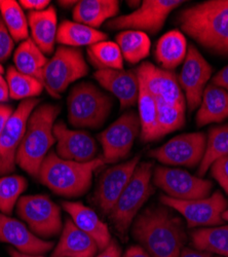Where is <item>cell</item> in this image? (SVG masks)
I'll return each instance as SVG.
<instances>
[{
	"label": "cell",
	"mask_w": 228,
	"mask_h": 257,
	"mask_svg": "<svg viewBox=\"0 0 228 257\" xmlns=\"http://www.w3.org/2000/svg\"><path fill=\"white\" fill-rule=\"evenodd\" d=\"M67 106L71 125L98 128L108 118L113 101L92 82H80L70 91Z\"/></svg>",
	"instance_id": "8992f818"
},
{
	"label": "cell",
	"mask_w": 228,
	"mask_h": 257,
	"mask_svg": "<svg viewBox=\"0 0 228 257\" xmlns=\"http://www.w3.org/2000/svg\"><path fill=\"white\" fill-rule=\"evenodd\" d=\"M0 242L11 244L21 253L41 255L51 251L53 242L34 234L24 223L0 212Z\"/></svg>",
	"instance_id": "d6986e66"
},
{
	"label": "cell",
	"mask_w": 228,
	"mask_h": 257,
	"mask_svg": "<svg viewBox=\"0 0 228 257\" xmlns=\"http://www.w3.org/2000/svg\"><path fill=\"white\" fill-rule=\"evenodd\" d=\"M94 77L119 100L121 109L133 107L138 102L139 79L136 72L123 69H100L94 73Z\"/></svg>",
	"instance_id": "ffe728a7"
},
{
	"label": "cell",
	"mask_w": 228,
	"mask_h": 257,
	"mask_svg": "<svg viewBox=\"0 0 228 257\" xmlns=\"http://www.w3.org/2000/svg\"><path fill=\"white\" fill-rule=\"evenodd\" d=\"M139 161L140 157L136 156L126 163L109 168L103 173L95 192L96 204L103 214L109 215L122 191L130 182Z\"/></svg>",
	"instance_id": "2e32d148"
},
{
	"label": "cell",
	"mask_w": 228,
	"mask_h": 257,
	"mask_svg": "<svg viewBox=\"0 0 228 257\" xmlns=\"http://www.w3.org/2000/svg\"><path fill=\"white\" fill-rule=\"evenodd\" d=\"M39 102L36 98L23 100L9 118L0 135V176L15 171L19 146L24 138L29 117Z\"/></svg>",
	"instance_id": "8fae6325"
},
{
	"label": "cell",
	"mask_w": 228,
	"mask_h": 257,
	"mask_svg": "<svg viewBox=\"0 0 228 257\" xmlns=\"http://www.w3.org/2000/svg\"><path fill=\"white\" fill-rule=\"evenodd\" d=\"M54 135L56 154L61 159L77 163H89L96 159L97 144L89 133L70 130L63 121H58L54 125Z\"/></svg>",
	"instance_id": "e0dca14e"
},
{
	"label": "cell",
	"mask_w": 228,
	"mask_h": 257,
	"mask_svg": "<svg viewBox=\"0 0 228 257\" xmlns=\"http://www.w3.org/2000/svg\"><path fill=\"white\" fill-rule=\"evenodd\" d=\"M153 183L163 190L168 197L192 201L210 196L212 182L191 175L184 170L167 167H156L153 172Z\"/></svg>",
	"instance_id": "7c38bea8"
},
{
	"label": "cell",
	"mask_w": 228,
	"mask_h": 257,
	"mask_svg": "<svg viewBox=\"0 0 228 257\" xmlns=\"http://www.w3.org/2000/svg\"><path fill=\"white\" fill-rule=\"evenodd\" d=\"M106 39V33L67 20L59 25L57 32L58 44L69 48L91 47Z\"/></svg>",
	"instance_id": "4316f807"
},
{
	"label": "cell",
	"mask_w": 228,
	"mask_h": 257,
	"mask_svg": "<svg viewBox=\"0 0 228 257\" xmlns=\"http://www.w3.org/2000/svg\"><path fill=\"white\" fill-rule=\"evenodd\" d=\"M187 40L179 30H171L159 38L155 49V59L162 69L173 71L187 55Z\"/></svg>",
	"instance_id": "484cf974"
},
{
	"label": "cell",
	"mask_w": 228,
	"mask_h": 257,
	"mask_svg": "<svg viewBox=\"0 0 228 257\" xmlns=\"http://www.w3.org/2000/svg\"><path fill=\"white\" fill-rule=\"evenodd\" d=\"M218 257H222V256H218Z\"/></svg>",
	"instance_id": "f5cc1de1"
},
{
	"label": "cell",
	"mask_w": 228,
	"mask_h": 257,
	"mask_svg": "<svg viewBox=\"0 0 228 257\" xmlns=\"http://www.w3.org/2000/svg\"><path fill=\"white\" fill-rule=\"evenodd\" d=\"M138 76V75H137ZM139 118H140V139L142 142H152L158 140L157 125V105L154 96L148 91L146 85L139 78Z\"/></svg>",
	"instance_id": "f1b7e54d"
},
{
	"label": "cell",
	"mask_w": 228,
	"mask_h": 257,
	"mask_svg": "<svg viewBox=\"0 0 228 257\" xmlns=\"http://www.w3.org/2000/svg\"><path fill=\"white\" fill-rule=\"evenodd\" d=\"M211 175L228 194V157L217 160L211 166Z\"/></svg>",
	"instance_id": "74e56055"
},
{
	"label": "cell",
	"mask_w": 228,
	"mask_h": 257,
	"mask_svg": "<svg viewBox=\"0 0 228 257\" xmlns=\"http://www.w3.org/2000/svg\"><path fill=\"white\" fill-rule=\"evenodd\" d=\"M122 257H151L147 251L141 246H132L130 247Z\"/></svg>",
	"instance_id": "ee69618b"
},
{
	"label": "cell",
	"mask_w": 228,
	"mask_h": 257,
	"mask_svg": "<svg viewBox=\"0 0 228 257\" xmlns=\"http://www.w3.org/2000/svg\"><path fill=\"white\" fill-rule=\"evenodd\" d=\"M141 131L139 115L131 110L123 113L98 135L103 148V161L113 164L126 159Z\"/></svg>",
	"instance_id": "30bf717a"
},
{
	"label": "cell",
	"mask_w": 228,
	"mask_h": 257,
	"mask_svg": "<svg viewBox=\"0 0 228 257\" xmlns=\"http://www.w3.org/2000/svg\"><path fill=\"white\" fill-rule=\"evenodd\" d=\"M183 3L179 0H144L133 13L110 20L107 27L114 30H134L154 34L161 29L172 11Z\"/></svg>",
	"instance_id": "9c48e42d"
},
{
	"label": "cell",
	"mask_w": 228,
	"mask_h": 257,
	"mask_svg": "<svg viewBox=\"0 0 228 257\" xmlns=\"http://www.w3.org/2000/svg\"><path fill=\"white\" fill-rule=\"evenodd\" d=\"M180 257H212V254L198 249L183 248Z\"/></svg>",
	"instance_id": "f6af8a7d"
},
{
	"label": "cell",
	"mask_w": 228,
	"mask_h": 257,
	"mask_svg": "<svg viewBox=\"0 0 228 257\" xmlns=\"http://www.w3.org/2000/svg\"><path fill=\"white\" fill-rule=\"evenodd\" d=\"M6 79L9 85L10 98L14 100L35 98L43 93L45 88L38 79L21 73L14 66L8 68Z\"/></svg>",
	"instance_id": "836d02e7"
},
{
	"label": "cell",
	"mask_w": 228,
	"mask_h": 257,
	"mask_svg": "<svg viewBox=\"0 0 228 257\" xmlns=\"http://www.w3.org/2000/svg\"><path fill=\"white\" fill-rule=\"evenodd\" d=\"M212 71L211 65L199 51L193 45H189L178 79L182 91L185 92L186 102L190 110H194L199 106Z\"/></svg>",
	"instance_id": "9a60e30c"
},
{
	"label": "cell",
	"mask_w": 228,
	"mask_h": 257,
	"mask_svg": "<svg viewBox=\"0 0 228 257\" xmlns=\"http://www.w3.org/2000/svg\"><path fill=\"white\" fill-rule=\"evenodd\" d=\"M13 112L14 110L12 108V106L7 104H0V135L4 132L5 126Z\"/></svg>",
	"instance_id": "7bdbcfd3"
},
{
	"label": "cell",
	"mask_w": 228,
	"mask_h": 257,
	"mask_svg": "<svg viewBox=\"0 0 228 257\" xmlns=\"http://www.w3.org/2000/svg\"><path fill=\"white\" fill-rule=\"evenodd\" d=\"M9 253H10L11 257H45V256H41V255H28V254L21 253L18 250H16L15 248H10Z\"/></svg>",
	"instance_id": "7dc6e473"
},
{
	"label": "cell",
	"mask_w": 228,
	"mask_h": 257,
	"mask_svg": "<svg viewBox=\"0 0 228 257\" xmlns=\"http://www.w3.org/2000/svg\"><path fill=\"white\" fill-rule=\"evenodd\" d=\"M160 201L163 205L179 212L189 227L223 225L222 214L228 208V202L220 191L199 200L181 201L161 196Z\"/></svg>",
	"instance_id": "4fadbf2b"
},
{
	"label": "cell",
	"mask_w": 228,
	"mask_h": 257,
	"mask_svg": "<svg viewBox=\"0 0 228 257\" xmlns=\"http://www.w3.org/2000/svg\"><path fill=\"white\" fill-rule=\"evenodd\" d=\"M20 6L29 12H40L50 7V0H21Z\"/></svg>",
	"instance_id": "ab89813d"
},
{
	"label": "cell",
	"mask_w": 228,
	"mask_h": 257,
	"mask_svg": "<svg viewBox=\"0 0 228 257\" xmlns=\"http://www.w3.org/2000/svg\"><path fill=\"white\" fill-rule=\"evenodd\" d=\"M116 44L123 59L131 64H137L147 58L151 48L149 36L145 32L134 30H124L117 34Z\"/></svg>",
	"instance_id": "f546056e"
},
{
	"label": "cell",
	"mask_w": 228,
	"mask_h": 257,
	"mask_svg": "<svg viewBox=\"0 0 228 257\" xmlns=\"http://www.w3.org/2000/svg\"><path fill=\"white\" fill-rule=\"evenodd\" d=\"M136 73L154 98L185 107V96L174 71L159 68L149 62H143L137 68Z\"/></svg>",
	"instance_id": "ac0fdd59"
},
{
	"label": "cell",
	"mask_w": 228,
	"mask_h": 257,
	"mask_svg": "<svg viewBox=\"0 0 228 257\" xmlns=\"http://www.w3.org/2000/svg\"><path fill=\"white\" fill-rule=\"evenodd\" d=\"M151 163L137 166L135 172L109 214V218L120 237L126 238L139 211L152 194Z\"/></svg>",
	"instance_id": "5b68a950"
},
{
	"label": "cell",
	"mask_w": 228,
	"mask_h": 257,
	"mask_svg": "<svg viewBox=\"0 0 228 257\" xmlns=\"http://www.w3.org/2000/svg\"><path fill=\"white\" fill-rule=\"evenodd\" d=\"M4 71H5V70H4V67L2 66V64H0V74H3Z\"/></svg>",
	"instance_id": "816d5d0a"
},
{
	"label": "cell",
	"mask_w": 228,
	"mask_h": 257,
	"mask_svg": "<svg viewBox=\"0 0 228 257\" xmlns=\"http://www.w3.org/2000/svg\"><path fill=\"white\" fill-rule=\"evenodd\" d=\"M205 147L206 137L203 133H188L172 138L151 151L149 156L164 165L193 168L201 163Z\"/></svg>",
	"instance_id": "5bb4252c"
},
{
	"label": "cell",
	"mask_w": 228,
	"mask_h": 257,
	"mask_svg": "<svg viewBox=\"0 0 228 257\" xmlns=\"http://www.w3.org/2000/svg\"><path fill=\"white\" fill-rule=\"evenodd\" d=\"M228 117V92L215 84L206 85L195 116L197 126L220 122Z\"/></svg>",
	"instance_id": "d4e9b609"
},
{
	"label": "cell",
	"mask_w": 228,
	"mask_h": 257,
	"mask_svg": "<svg viewBox=\"0 0 228 257\" xmlns=\"http://www.w3.org/2000/svg\"><path fill=\"white\" fill-rule=\"evenodd\" d=\"M181 30L212 53L228 56V0H210L183 10Z\"/></svg>",
	"instance_id": "7a4b0ae2"
},
{
	"label": "cell",
	"mask_w": 228,
	"mask_h": 257,
	"mask_svg": "<svg viewBox=\"0 0 228 257\" xmlns=\"http://www.w3.org/2000/svg\"><path fill=\"white\" fill-rule=\"evenodd\" d=\"M95 257H121V249L117 242L112 240L104 250H102Z\"/></svg>",
	"instance_id": "b9f144b4"
},
{
	"label": "cell",
	"mask_w": 228,
	"mask_h": 257,
	"mask_svg": "<svg viewBox=\"0 0 228 257\" xmlns=\"http://www.w3.org/2000/svg\"><path fill=\"white\" fill-rule=\"evenodd\" d=\"M212 84L217 85L219 88H222L228 92V65L221 69L213 78Z\"/></svg>",
	"instance_id": "60d3db41"
},
{
	"label": "cell",
	"mask_w": 228,
	"mask_h": 257,
	"mask_svg": "<svg viewBox=\"0 0 228 257\" xmlns=\"http://www.w3.org/2000/svg\"><path fill=\"white\" fill-rule=\"evenodd\" d=\"M28 24L31 39L45 55L55 52L58 32V17L53 6L40 12H29Z\"/></svg>",
	"instance_id": "603a6c76"
},
{
	"label": "cell",
	"mask_w": 228,
	"mask_h": 257,
	"mask_svg": "<svg viewBox=\"0 0 228 257\" xmlns=\"http://www.w3.org/2000/svg\"><path fill=\"white\" fill-rule=\"evenodd\" d=\"M225 157H228V123L212 127L210 130L206 139L205 153L199 164L197 176H204L217 160Z\"/></svg>",
	"instance_id": "1f68e13d"
},
{
	"label": "cell",
	"mask_w": 228,
	"mask_h": 257,
	"mask_svg": "<svg viewBox=\"0 0 228 257\" xmlns=\"http://www.w3.org/2000/svg\"><path fill=\"white\" fill-rule=\"evenodd\" d=\"M191 239L195 249L228 257V225L197 229Z\"/></svg>",
	"instance_id": "4dcf8cb0"
},
{
	"label": "cell",
	"mask_w": 228,
	"mask_h": 257,
	"mask_svg": "<svg viewBox=\"0 0 228 257\" xmlns=\"http://www.w3.org/2000/svg\"><path fill=\"white\" fill-rule=\"evenodd\" d=\"M10 99V91L7 79L0 74V104L8 102Z\"/></svg>",
	"instance_id": "bcb514c9"
},
{
	"label": "cell",
	"mask_w": 228,
	"mask_h": 257,
	"mask_svg": "<svg viewBox=\"0 0 228 257\" xmlns=\"http://www.w3.org/2000/svg\"><path fill=\"white\" fill-rule=\"evenodd\" d=\"M62 207L71 216L75 225L95 240L99 251L110 244L112 238L109 228L93 209L79 202H62Z\"/></svg>",
	"instance_id": "44dd1931"
},
{
	"label": "cell",
	"mask_w": 228,
	"mask_h": 257,
	"mask_svg": "<svg viewBox=\"0 0 228 257\" xmlns=\"http://www.w3.org/2000/svg\"><path fill=\"white\" fill-rule=\"evenodd\" d=\"M132 232L151 257H180L186 241L181 219L162 207L148 208L137 215Z\"/></svg>",
	"instance_id": "6da1fadb"
},
{
	"label": "cell",
	"mask_w": 228,
	"mask_h": 257,
	"mask_svg": "<svg viewBox=\"0 0 228 257\" xmlns=\"http://www.w3.org/2000/svg\"><path fill=\"white\" fill-rule=\"evenodd\" d=\"M105 165L102 158L89 163H77L61 159L49 153L39 170V181L59 196L76 198L90 189L95 171Z\"/></svg>",
	"instance_id": "277c9868"
},
{
	"label": "cell",
	"mask_w": 228,
	"mask_h": 257,
	"mask_svg": "<svg viewBox=\"0 0 228 257\" xmlns=\"http://www.w3.org/2000/svg\"><path fill=\"white\" fill-rule=\"evenodd\" d=\"M98 251L95 240L78 228L72 219H66L53 257H95Z\"/></svg>",
	"instance_id": "7402d4cb"
},
{
	"label": "cell",
	"mask_w": 228,
	"mask_h": 257,
	"mask_svg": "<svg viewBox=\"0 0 228 257\" xmlns=\"http://www.w3.org/2000/svg\"><path fill=\"white\" fill-rule=\"evenodd\" d=\"M157 105L158 139L181 128L185 123V107L155 98Z\"/></svg>",
	"instance_id": "d590c367"
},
{
	"label": "cell",
	"mask_w": 228,
	"mask_h": 257,
	"mask_svg": "<svg viewBox=\"0 0 228 257\" xmlns=\"http://www.w3.org/2000/svg\"><path fill=\"white\" fill-rule=\"evenodd\" d=\"M60 110V106L45 103L37 106L29 117L16 162L34 178H38L40 167L56 143L54 125Z\"/></svg>",
	"instance_id": "3957f363"
},
{
	"label": "cell",
	"mask_w": 228,
	"mask_h": 257,
	"mask_svg": "<svg viewBox=\"0 0 228 257\" xmlns=\"http://www.w3.org/2000/svg\"><path fill=\"white\" fill-rule=\"evenodd\" d=\"M222 218H223V220H224V221H228V209H227V210H225V211L223 212V214H222Z\"/></svg>",
	"instance_id": "681fc988"
},
{
	"label": "cell",
	"mask_w": 228,
	"mask_h": 257,
	"mask_svg": "<svg viewBox=\"0 0 228 257\" xmlns=\"http://www.w3.org/2000/svg\"><path fill=\"white\" fill-rule=\"evenodd\" d=\"M88 56L98 69H123V57L116 42L104 40L88 47Z\"/></svg>",
	"instance_id": "e575fe53"
},
{
	"label": "cell",
	"mask_w": 228,
	"mask_h": 257,
	"mask_svg": "<svg viewBox=\"0 0 228 257\" xmlns=\"http://www.w3.org/2000/svg\"><path fill=\"white\" fill-rule=\"evenodd\" d=\"M128 4H133L132 6L134 7V6H139V4H140V3H139V2H129Z\"/></svg>",
	"instance_id": "f907efd6"
},
{
	"label": "cell",
	"mask_w": 228,
	"mask_h": 257,
	"mask_svg": "<svg viewBox=\"0 0 228 257\" xmlns=\"http://www.w3.org/2000/svg\"><path fill=\"white\" fill-rule=\"evenodd\" d=\"M88 72V64L80 50L60 46L45 67L44 87L57 99L71 83L85 77Z\"/></svg>",
	"instance_id": "52a82bcc"
},
{
	"label": "cell",
	"mask_w": 228,
	"mask_h": 257,
	"mask_svg": "<svg viewBox=\"0 0 228 257\" xmlns=\"http://www.w3.org/2000/svg\"><path fill=\"white\" fill-rule=\"evenodd\" d=\"M59 4L62 6V7H75V5L77 4V2H59Z\"/></svg>",
	"instance_id": "c3c4849f"
},
{
	"label": "cell",
	"mask_w": 228,
	"mask_h": 257,
	"mask_svg": "<svg viewBox=\"0 0 228 257\" xmlns=\"http://www.w3.org/2000/svg\"><path fill=\"white\" fill-rule=\"evenodd\" d=\"M18 216L39 238H54L63 229L61 209L48 196L21 197L17 203Z\"/></svg>",
	"instance_id": "ba28073f"
},
{
	"label": "cell",
	"mask_w": 228,
	"mask_h": 257,
	"mask_svg": "<svg viewBox=\"0 0 228 257\" xmlns=\"http://www.w3.org/2000/svg\"><path fill=\"white\" fill-rule=\"evenodd\" d=\"M27 185V179L23 176L10 175L0 177V212L11 216Z\"/></svg>",
	"instance_id": "8d00e7d4"
},
{
	"label": "cell",
	"mask_w": 228,
	"mask_h": 257,
	"mask_svg": "<svg viewBox=\"0 0 228 257\" xmlns=\"http://www.w3.org/2000/svg\"><path fill=\"white\" fill-rule=\"evenodd\" d=\"M48 60L31 38L21 42L14 54L15 68L21 73L38 79L43 84L44 70Z\"/></svg>",
	"instance_id": "83f0119b"
},
{
	"label": "cell",
	"mask_w": 228,
	"mask_h": 257,
	"mask_svg": "<svg viewBox=\"0 0 228 257\" xmlns=\"http://www.w3.org/2000/svg\"><path fill=\"white\" fill-rule=\"evenodd\" d=\"M118 12L117 0H81L75 5L72 18L76 23L96 29L106 20L115 17Z\"/></svg>",
	"instance_id": "cb8c5ba5"
},
{
	"label": "cell",
	"mask_w": 228,
	"mask_h": 257,
	"mask_svg": "<svg viewBox=\"0 0 228 257\" xmlns=\"http://www.w3.org/2000/svg\"><path fill=\"white\" fill-rule=\"evenodd\" d=\"M15 41L11 36L3 19H0V63L6 62L12 55Z\"/></svg>",
	"instance_id": "f35d334b"
},
{
	"label": "cell",
	"mask_w": 228,
	"mask_h": 257,
	"mask_svg": "<svg viewBox=\"0 0 228 257\" xmlns=\"http://www.w3.org/2000/svg\"><path fill=\"white\" fill-rule=\"evenodd\" d=\"M0 14L15 42L29 38V24L22 7L15 0H2Z\"/></svg>",
	"instance_id": "d6a6232c"
}]
</instances>
